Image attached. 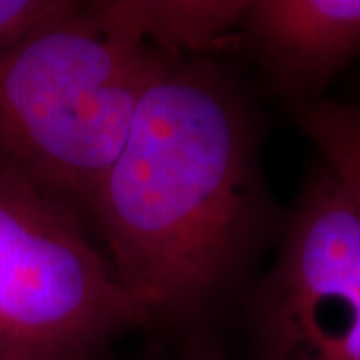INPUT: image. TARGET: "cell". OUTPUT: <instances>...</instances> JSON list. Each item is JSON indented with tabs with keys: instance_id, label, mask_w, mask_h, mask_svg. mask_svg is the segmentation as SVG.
Instances as JSON below:
<instances>
[{
	"instance_id": "cell-1",
	"label": "cell",
	"mask_w": 360,
	"mask_h": 360,
	"mask_svg": "<svg viewBox=\"0 0 360 360\" xmlns=\"http://www.w3.org/2000/svg\"><path fill=\"white\" fill-rule=\"evenodd\" d=\"M120 283L153 321L188 322L283 231L246 96L214 58H168L86 208Z\"/></svg>"
},
{
	"instance_id": "cell-2",
	"label": "cell",
	"mask_w": 360,
	"mask_h": 360,
	"mask_svg": "<svg viewBox=\"0 0 360 360\" xmlns=\"http://www.w3.org/2000/svg\"><path fill=\"white\" fill-rule=\"evenodd\" d=\"M168 56L68 2L0 49V167L86 220Z\"/></svg>"
},
{
	"instance_id": "cell-3",
	"label": "cell",
	"mask_w": 360,
	"mask_h": 360,
	"mask_svg": "<svg viewBox=\"0 0 360 360\" xmlns=\"http://www.w3.org/2000/svg\"><path fill=\"white\" fill-rule=\"evenodd\" d=\"M77 210L0 167V360H103L155 324Z\"/></svg>"
},
{
	"instance_id": "cell-4",
	"label": "cell",
	"mask_w": 360,
	"mask_h": 360,
	"mask_svg": "<svg viewBox=\"0 0 360 360\" xmlns=\"http://www.w3.org/2000/svg\"><path fill=\"white\" fill-rule=\"evenodd\" d=\"M252 360H360V212L319 160L248 296Z\"/></svg>"
},
{
	"instance_id": "cell-5",
	"label": "cell",
	"mask_w": 360,
	"mask_h": 360,
	"mask_svg": "<svg viewBox=\"0 0 360 360\" xmlns=\"http://www.w3.org/2000/svg\"><path fill=\"white\" fill-rule=\"evenodd\" d=\"M236 46L290 108L321 103L360 58V0H250Z\"/></svg>"
},
{
	"instance_id": "cell-6",
	"label": "cell",
	"mask_w": 360,
	"mask_h": 360,
	"mask_svg": "<svg viewBox=\"0 0 360 360\" xmlns=\"http://www.w3.org/2000/svg\"><path fill=\"white\" fill-rule=\"evenodd\" d=\"M103 8L118 25L168 58H214L238 44L243 2L104 0Z\"/></svg>"
},
{
	"instance_id": "cell-7",
	"label": "cell",
	"mask_w": 360,
	"mask_h": 360,
	"mask_svg": "<svg viewBox=\"0 0 360 360\" xmlns=\"http://www.w3.org/2000/svg\"><path fill=\"white\" fill-rule=\"evenodd\" d=\"M292 116L360 212V103L324 98L295 106Z\"/></svg>"
},
{
	"instance_id": "cell-8",
	"label": "cell",
	"mask_w": 360,
	"mask_h": 360,
	"mask_svg": "<svg viewBox=\"0 0 360 360\" xmlns=\"http://www.w3.org/2000/svg\"><path fill=\"white\" fill-rule=\"evenodd\" d=\"M65 0H0V49L54 14Z\"/></svg>"
},
{
	"instance_id": "cell-9",
	"label": "cell",
	"mask_w": 360,
	"mask_h": 360,
	"mask_svg": "<svg viewBox=\"0 0 360 360\" xmlns=\"http://www.w3.org/2000/svg\"><path fill=\"white\" fill-rule=\"evenodd\" d=\"M182 360H226L222 350L208 336L194 333L184 340Z\"/></svg>"
}]
</instances>
